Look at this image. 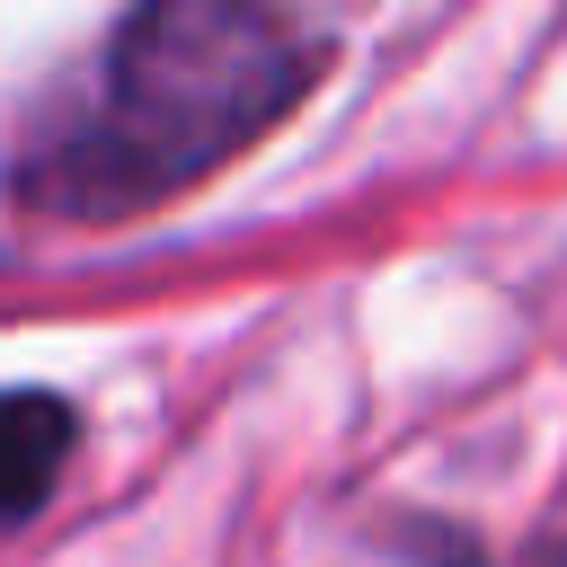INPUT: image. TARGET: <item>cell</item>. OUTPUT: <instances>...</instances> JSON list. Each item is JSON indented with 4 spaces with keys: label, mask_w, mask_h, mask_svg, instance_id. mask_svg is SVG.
<instances>
[{
    "label": "cell",
    "mask_w": 567,
    "mask_h": 567,
    "mask_svg": "<svg viewBox=\"0 0 567 567\" xmlns=\"http://www.w3.org/2000/svg\"><path fill=\"white\" fill-rule=\"evenodd\" d=\"M328 35L301 0H133L97 80L18 151V204L53 221H133L257 151L319 80Z\"/></svg>",
    "instance_id": "1"
},
{
    "label": "cell",
    "mask_w": 567,
    "mask_h": 567,
    "mask_svg": "<svg viewBox=\"0 0 567 567\" xmlns=\"http://www.w3.org/2000/svg\"><path fill=\"white\" fill-rule=\"evenodd\" d=\"M71 443H80V416H71V399H53V390H9V408H0L9 523H35V514H44V496H53L62 461H71Z\"/></svg>",
    "instance_id": "2"
},
{
    "label": "cell",
    "mask_w": 567,
    "mask_h": 567,
    "mask_svg": "<svg viewBox=\"0 0 567 567\" xmlns=\"http://www.w3.org/2000/svg\"><path fill=\"white\" fill-rule=\"evenodd\" d=\"M443 567H567V532H540L532 549H514V558H487V549H452Z\"/></svg>",
    "instance_id": "3"
}]
</instances>
